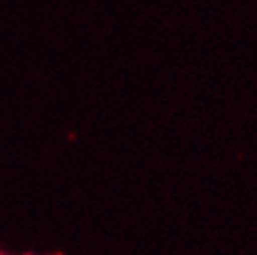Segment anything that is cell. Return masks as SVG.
Returning a JSON list of instances; mask_svg holds the SVG:
<instances>
[{
	"instance_id": "6da1fadb",
	"label": "cell",
	"mask_w": 257,
	"mask_h": 255,
	"mask_svg": "<svg viewBox=\"0 0 257 255\" xmlns=\"http://www.w3.org/2000/svg\"><path fill=\"white\" fill-rule=\"evenodd\" d=\"M0 255H6V253H0Z\"/></svg>"
}]
</instances>
